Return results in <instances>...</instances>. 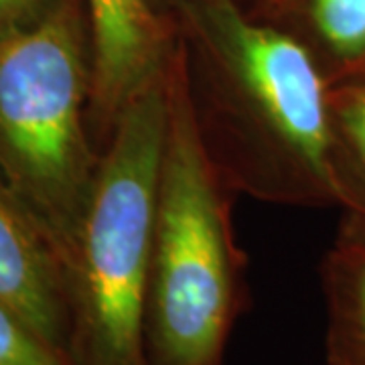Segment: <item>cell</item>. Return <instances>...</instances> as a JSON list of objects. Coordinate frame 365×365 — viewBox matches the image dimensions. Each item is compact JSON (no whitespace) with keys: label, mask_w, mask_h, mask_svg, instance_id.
<instances>
[{"label":"cell","mask_w":365,"mask_h":365,"mask_svg":"<svg viewBox=\"0 0 365 365\" xmlns=\"http://www.w3.org/2000/svg\"><path fill=\"white\" fill-rule=\"evenodd\" d=\"M193 21L201 39L199 66L187 55L193 102L227 181L262 197L339 205L353 217L331 81L311 49L248 19L234 0H203Z\"/></svg>","instance_id":"6da1fadb"},{"label":"cell","mask_w":365,"mask_h":365,"mask_svg":"<svg viewBox=\"0 0 365 365\" xmlns=\"http://www.w3.org/2000/svg\"><path fill=\"white\" fill-rule=\"evenodd\" d=\"M167 132L158 175L153 258L144 307L146 365H222L246 307L230 181L197 116L187 51L175 41L165 67Z\"/></svg>","instance_id":"7a4b0ae2"},{"label":"cell","mask_w":365,"mask_h":365,"mask_svg":"<svg viewBox=\"0 0 365 365\" xmlns=\"http://www.w3.org/2000/svg\"><path fill=\"white\" fill-rule=\"evenodd\" d=\"M91 37L81 0L0 35V179L66 262L102 153L90 130ZM66 272V270H63Z\"/></svg>","instance_id":"3957f363"},{"label":"cell","mask_w":365,"mask_h":365,"mask_svg":"<svg viewBox=\"0 0 365 365\" xmlns=\"http://www.w3.org/2000/svg\"><path fill=\"white\" fill-rule=\"evenodd\" d=\"M165 132L163 69L124 106L104 143L63 268L71 365H146L144 307Z\"/></svg>","instance_id":"277c9868"},{"label":"cell","mask_w":365,"mask_h":365,"mask_svg":"<svg viewBox=\"0 0 365 365\" xmlns=\"http://www.w3.org/2000/svg\"><path fill=\"white\" fill-rule=\"evenodd\" d=\"M91 37L90 130L108 140L120 112L157 79L175 39L148 0H83Z\"/></svg>","instance_id":"5b68a950"},{"label":"cell","mask_w":365,"mask_h":365,"mask_svg":"<svg viewBox=\"0 0 365 365\" xmlns=\"http://www.w3.org/2000/svg\"><path fill=\"white\" fill-rule=\"evenodd\" d=\"M0 302L67 355L69 302L59 254L0 179ZM69 357V355H67Z\"/></svg>","instance_id":"8992f818"},{"label":"cell","mask_w":365,"mask_h":365,"mask_svg":"<svg viewBox=\"0 0 365 365\" xmlns=\"http://www.w3.org/2000/svg\"><path fill=\"white\" fill-rule=\"evenodd\" d=\"M329 341L365 355V240H345L325 264Z\"/></svg>","instance_id":"52a82bcc"},{"label":"cell","mask_w":365,"mask_h":365,"mask_svg":"<svg viewBox=\"0 0 365 365\" xmlns=\"http://www.w3.org/2000/svg\"><path fill=\"white\" fill-rule=\"evenodd\" d=\"M329 104L341 169L357 201L351 217L355 232L345 235V240H365V78L333 81Z\"/></svg>","instance_id":"ba28073f"},{"label":"cell","mask_w":365,"mask_h":365,"mask_svg":"<svg viewBox=\"0 0 365 365\" xmlns=\"http://www.w3.org/2000/svg\"><path fill=\"white\" fill-rule=\"evenodd\" d=\"M309 13L329 81L365 78V0H311Z\"/></svg>","instance_id":"9c48e42d"},{"label":"cell","mask_w":365,"mask_h":365,"mask_svg":"<svg viewBox=\"0 0 365 365\" xmlns=\"http://www.w3.org/2000/svg\"><path fill=\"white\" fill-rule=\"evenodd\" d=\"M0 365H71L66 353L0 302Z\"/></svg>","instance_id":"30bf717a"},{"label":"cell","mask_w":365,"mask_h":365,"mask_svg":"<svg viewBox=\"0 0 365 365\" xmlns=\"http://www.w3.org/2000/svg\"><path fill=\"white\" fill-rule=\"evenodd\" d=\"M57 0H0V35L31 25Z\"/></svg>","instance_id":"8fae6325"},{"label":"cell","mask_w":365,"mask_h":365,"mask_svg":"<svg viewBox=\"0 0 365 365\" xmlns=\"http://www.w3.org/2000/svg\"><path fill=\"white\" fill-rule=\"evenodd\" d=\"M327 364L329 365H365L364 353L327 339Z\"/></svg>","instance_id":"7c38bea8"}]
</instances>
